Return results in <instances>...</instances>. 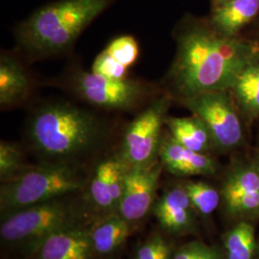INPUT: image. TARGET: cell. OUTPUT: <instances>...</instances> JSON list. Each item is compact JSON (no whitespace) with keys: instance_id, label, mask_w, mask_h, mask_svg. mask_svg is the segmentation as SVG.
Returning a JSON list of instances; mask_svg holds the SVG:
<instances>
[{"instance_id":"28","label":"cell","mask_w":259,"mask_h":259,"mask_svg":"<svg viewBox=\"0 0 259 259\" xmlns=\"http://www.w3.org/2000/svg\"><path fill=\"white\" fill-rule=\"evenodd\" d=\"M226 1H228V0H211V4H212V7H215V6H218V5L222 4Z\"/></svg>"},{"instance_id":"18","label":"cell","mask_w":259,"mask_h":259,"mask_svg":"<svg viewBox=\"0 0 259 259\" xmlns=\"http://www.w3.org/2000/svg\"><path fill=\"white\" fill-rule=\"evenodd\" d=\"M127 220L123 217H111L100 223L91 233L93 249L101 254H107L118 248L129 235Z\"/></svg>"},{"instance_id":"12","label":"cell","mask_w":259,"mask_h":259,"mask_svg":"<svg viewBox=\"0 0 259 259\" xmlns=\"http://www.w3.org/2000/svg\"><path fill=\"white\" fill-rule=\"evenodd\" d=\"M92 250L91 234L66 228L40 242L39 259H89Z\"/></svg>"},{"instance_id":"14","label":"cell","mask_w":259,"mask_h":259,"mask_svg":"<svg viewBox=\"0 0 259 259\" xmlns=\"http://www.w3.org/2000/svg\"><path fill=\"white\" fill-rule=\"evenodd\" d=\"M192 206L185 187L177 186L161 197L155 207V213L164 229L182 232L192 223Z\"/></svg>"},{"instance_id":"19","label":"cell","mask_w":259,"mask_h":259,"mask_svg":"<svg viewBox=\"0 0 259 259\" xmlns=\"http://www.w3.org/2000/svg\"><path fill=\"white\" fill-rule=\"evenodd\" d=\"M228 259H252L255 251V233L250 223L237 224L224 240Z\"/></svg>"},{"instance_id":"4","label":"cell","mask_w":259,"mask_h":259,"mask_svg":"<svg viewBox=\"0 0 259 259\" xmlns=\"http://www.w3.org/2000/svg\"><path fill=\"white\" fill-rule=\"evenodd\" d=\"M81 187L79 178L64 164L27 168L19 175L4 181L1 186V206L14 212L52 201Z\"/></svg>"},{"instance_id":"7","label":"cell","mask_w":259,"mask_h":259,"mask_svg":"<svg viewBox=\"0 0 259 259\" xmlns=\"http://www.w3.org/2000/svg\"><path fill=\"white\" fill-rule=\"evenodd\" d=\"M169 105L168 96L158 97L130 123L124 134L119 157L126 166H146L157 161Z\"/></svg>"},{"instance_id":"13","label":"cell","mask_w":259,"mask_h":259,"mask_svg":"<svg viewBox=\"0 0 259 259\" xmlns=\"http://www.w3.org/2000/svg\"><path fill=\"white\" fill-rule=\"evenodd\" d=\"M258 13L259 0H228L212 7L209 22L224 35L237 37Z\"/></svg>"},{"instance_id":"15","label":"cell","mask_w":259,"mask_h":259,"mask_svg":"<svg viewBox=\"0 0 259 259\" xmlns=\"http://www.w3.org/2000/svg\"><path fill=\"white\" fill-rule=\"evenodd\" d=\"M31 91L27 72L14 57L2 54L0 59V104L9 108L23 102Z\"/></svg>"},{"instance_id":"16","label":"cell","mask_w":259,"mask_h":259,"mask_svg":"<svg viewBox=\"0 0 259 259\" xmlns=\"http://www.w3.org/2000/svg\"><path fill=\"white\" fill-rule=\"evenodd\" d=\"M230 92L241 113L253 120L259 116V59L241 70Z\"/></svg>"},{"instance_id":"6","label":"cell","mask_w":259,"mask_h":259,"mask_svg":"<svg viewBox=\"0 0 259 259\" xmlns=\"http://www.w3.org/2000/svg\"><path fill=\"white\" fill-rule=\"evenodd\" d=\"M69 83L75 94L84 102L111 111L136 109L150 93L148 87L139 81L110 79L93 71L75 72Z\"/></svg>"},{"instance_id":"24","label":"cell","mask_w":259,"mask_h":259,"mask_svg":"<svg viewBox=\"0 0 259 259\" xmlns=\"http://www.w3.org/2000/svg\"><path fill=\"white\" fill-rule=\"evenodd\" d=\"M127 70L128 68L126 66L121 65L105 49L95 58L92 67L93 73L116 80L126 79Z\"/></svg>"},{"instance_id":"29","label":"cell","mask_w":259,"mask_h":259,"mask_svg":"<svg viewBox=\"0 0 259 259\" xmlns=\"http://www.w3.org/2000/svg\"><path fill=\"white\" fill-rule=\"evenodd\" d=\"M256 166L258 167V169H259V152H258V156H257V161H256Z\"/></svg>"},{"instance_id":"21","label":"cell","mask_w":259,"mask_h":259,"mask_svg":"<svg viewBox=\"0 0 259 259\" xmlns=\"http://www.w3.org/2000/svg\"><path fill=\"white\" fill-rule=\"evenodd\" d=\"M185 188L191 204L200 212L208 215L218 207L221 196L212 186L202 182H190Z\"/></svg>"},{"instance_id":"9","label":"cell","mask_w":259,"mask_h":259,"mask_svg":"<svg viewBox=\"0 0 259 259\" xmlns=\"http://www.w3.org/2000/svg\"><path fill=\"white\" fill-rule=\"evenodd\" d=\"M162 163L155 161L146 166L127 167L119 202L121 216L127 221L143 218L154 202Z\"/></svg>"},{"instance_id":"20","label":"cell","mask_w":259,"mask_h":259,"mask_svg":"<svg viewBox=\"0 0 259 259\" xmlns=\"http://www.w3.org/2000/svg\"><path fill=\"white\" fill-rule=\"evenodd\" d=\"M117 158H110L101 162L94 173L91 185V194L95 204L107 208L113 206L111 194V177Z\"/></svg>"},{"instance_id":"10","label":"cell","mask_w":259,"mask_h":259,"mask_svg":"<svg viewBox=\"0 0 259 259\" xmlns=\"http://www.w3.org/2000/svg\"><path fill=\"white\" fill-rule=\"evenodd\" d=\"M222 197L227 211L233 217L259 215V169L256 164H242L226 177Z\"/></svg>"},{"instance_id":"3","label":"cell","mask_w":259,"mask_h":259,"mask_svg":"<svg viewBox=\"0 0 259 259\" xmlns=\"http://www.w3.org/2000/svg\"><path fill=\"white\" fill-rule=\"evenodd\" d=\"M101 120L92 112L69 103L40 107L29 123V136L44 155L70 158L93 147L102 136Z\"/></svg>"},{"instance_id":"23","label":"cell","mask_w":259,"mask_h":259,"mask_svg":"<svg viewBox=\"0 0 259 259\" xmlns=\"http://www.w3.org/2000/svg\"><path fill=\"white\" fill-rule=\"evenodd\" d=\"M27 168L23 165L22 154L17 146L2 141L0 144V176L2 182L19 175Z\"/></svg>"},{"instance_id":"17","label":"cell","mask_w":259,"mask_h":259,"mask_svg":"<svg viewBox=\"0 0 259 259\" xmlns=\"http://www.w3.org/2000/svg\"><path fill=\"white\" fill-rule=\"evenodd\" d=\"M165 124L172 138L186 148L206 154L214 146L211 136L204 123L197 116H167Z\"/></svg>"},{"instance_id":"27","label":"cell","mask_w":259,"mask_h":259,"mask_svg":"<svg viewBox=\"0 0 259 259\" xmlns=\"http://www.w3.org/2000/svg\"><path fill=\"white\" fill-rule=\"evenodd\" d=\"M201 259H219V256H218L216 250H214L210 248Z\"/></svg>"},{"instance_id":"26","label":"cell","mask_w":259,"mask_h":259,"mask_svg":"<svg viewBox=\"0 0 259 259\" xmlns=\"http://www.w3.org/2000/svg\"><path fill=\"white\" fill-rule=\"evenodd\" d=\"M209 249L202 243H190L179 250L174 259H201Z\"/></svg>"},{"instance_id":"5","label":"cell","mask_w":259,"mask_h":259,"mask_svg":"<svg viewBox=\"0 0 259 259\" xmlns=\"http://www.w3.org/2000/svg\"><path fill=\"white\" fill-rule=\"evenodd\" d=\"M186 108L204 123L214 147L231 150L243 140V128L230 91H215L183 100Z\"/></svg>"},{"instance_id":"25","label":"cell","mask_w":259,"mask_h":259,"mask_svg":"<svg viewBox=\"0 0 259 259\" xmlns=\"http://www.w3.org/2000/svg\"><path fill=\"white\" fill-rule=\"evenodd\" d=\"M171 249L163 238L156 236L140 247L135 259H169Z\"/></svg>"},{"instance_id":"22","label":"cell","mask_w":259,"mask_h":259,"mask_svg":"<svg viewBox=\"0 0 259 259\" xmlns=\"http://www.w3.org/2000/svg\"><path fill=\"white\" fill-rule=\"evenodd\" d=\"M105 50L127 68L137 62L139 55V44L137 39L128 35L112 39Z\"/></svg>"},{"instance_id":"8","label":"cell","mask_w":259,"mask_h":259,"mask_svg":"<svg viewBox=\"0 0 259 259\" xmlns=\"http://www.w3.org/2000/svg\"><path fill=\"white\" fill-rule=\"evenodd\" d=\"M12 213L0 228L1 237L8 242H41L54 232L70 228L69 208L53 200Z\"/></svg>"},{"instance_id":"2","label":"cell","mask_w":259,"mask_h":259,"mask_svg":"<svg viewBox=\"0 0 259 259\" xmlns=\"http://www.w3.org/2000/svg\"><path fill=\"white\" fill-rule=\"evenodd\" d=\"M115 0H58L31 14L16 31L19 47L35 57L64 52Z\"/></svg>"},{"instance_id":"1","label":"cell","mask_w":259,"mask_h":259,"mask_svg":"<svg viewBox=\"0 0 259 259\" xmlns=\"http://www.w3.org/2000/svg\"><path fill=\"white\" fill-rule=\"evenodd\" d=\"M259 59L249 40L226 36L209 20L185 19L177 32V53L168 78L185 100L215 91H230L241 70Z\"/></svg>"},{"instance_id":"11","label":"cell","mask_w":259,"mask_h":259,"mask_svg":"<svg viewBox=\"0 0 259 259\" xmlns=\"http://www.w3.org/2000/svg\"><path fill=\"white\" fill-rule=\"evenodd\" d=\"M158 156L162 165L177 176H207L214 174L216 170V164L211 157L186 148L171 135L161 139Z\"/></svg>"}]
</instances>
